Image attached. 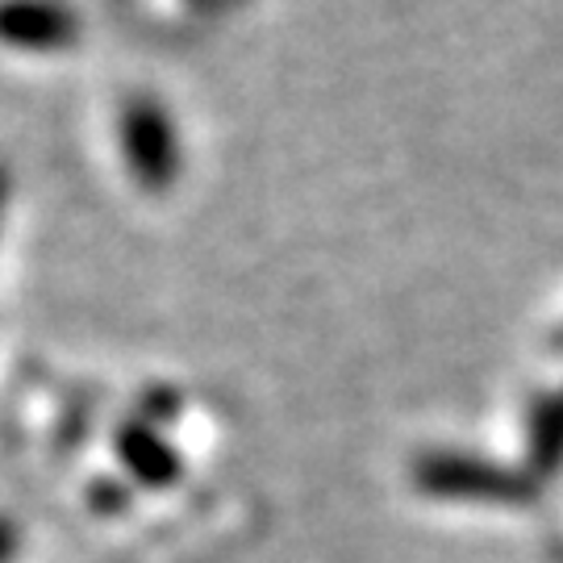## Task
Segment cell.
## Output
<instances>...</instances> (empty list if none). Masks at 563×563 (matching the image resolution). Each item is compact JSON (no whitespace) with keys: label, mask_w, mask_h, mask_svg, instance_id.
Returning a JSON list of instances; mask_svg holds the SVG:
<instances>
[{"label":"cell","mask_w":563,"mask_h":563,"mask_svg":"<svg viewBox=\"0 0 563 563\" xmlns=\"http://www.w3.org/2000/svg\"><path fill=\"white\" fill-rule=\"evenodd\" d=\"M118 142L121 159L130 167V176L146 188V192H167L176 188L184 172V151L176 121L155 97H130L121 104L118 118Z\"/></svg>","instance_id":"6da1fadb"},{"label":"cell","mask_w":563,"mask_h":563,"mask_svg":"<svg viewBox=\"0 0 563 563\" xmlns=\"http://www.w3.org/2000/svg\"><path fill=\"white\" fill-rule=\"evenodd\" d=\"M560 351H563V334H560Z\"/></svg>","instance_id":"8992f818"},{"label":"cell","mask_w":563,"mask_h":563,"mask_svg":"<svg viewBox=\"0 0 563 563\" xmlns=\"http://www.w3.org/2000/svg\"><path fill=\"white\" fill-rule=\"evenodd\" d=\"M13 551H18V530H13V522L0 518V563L13 560Z\"/></svg>","instance_id":"277c9868"},{"label":"cell","mask_w":563,"mask_h":563,"mask_svg":"<svg viewBox=\"0 0 563 563\" xmlns=\"http://www.w3.org/2000/svg\"><path fill=\"white\" fill-rule=\"evenodd\" d=\"M118 451L121 460L130 463V472H139V481L146 484H172L176 472H180L176 451L163 443L155 430H146V426H125L118 434Z\"/></svg>","instance_id":"3957f363"},{"label":"cell","mask_w":563,"mask_h":563,"mask_svg":"<svg viewBox=\"0 0 563 563\" xmlns=\"http://www.w3.org/2000/svg\"><path fill=\"white\" fill-rule=\"evenodd\" d=\"M80 13L63 0H0V46L55 55L80 42Z\"/></svg>","instance_id":"7a4b0ae2"},{"label":"cell","mask_w":563,"mask_h":563,"mask_svg":"<svg viewBox=\"0 0 563 563\" xmlns=\"http://www.w3.org/2000/svg\"><path fill=\"white\" fill-rule=\"evenodd\" d=\"M9 188H13V180H9V167L0 163V222H4V205H9Z\"/></svg>","instance_id":"5b68a950"}]
</instances>
